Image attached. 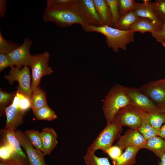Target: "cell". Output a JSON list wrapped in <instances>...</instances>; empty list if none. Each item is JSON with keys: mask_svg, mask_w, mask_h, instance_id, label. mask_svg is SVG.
<instances>
[{"mask_svg": "<svg viewBox=\"0 0 165 165\" xmlns=\"http://www.w3.org/2000/svg\"><path fill=\"white\" fill-rule=\"evenodd\" d=\"M43 18L45 21L52 22L59 27H65L75 24L81 26L90 25L74 4L73 0L72 3L64 6L46 8Z\"/></svg>", "mask_w": 165, "mask_h": 165, "instance_id": "1", "label": "cell"}, {"mask_svg": "<svg viewBox=\"0 0 165 165\" xmlns=\"http://www.w3.org/2000/svg\"><path fill=\"white\" fill-rule=\"evenodd\" d=\"M81 27L87 32H96L104 35L108 46L116 52H118L119 49L126 50L127 45L134 41L135 32L130 30H122L108 25H87Z\"/></svg>", "mask_w": 165, "mask_h": 165, "instance_id": "2", "label": "cell"}, {"mask_svg": "<svg viewBox=\"0 0 165 165\" xmlns=\"http://www.w3.org/2000/svg\"><path fill=\"white\" fill-rule=\"evenodd\" d=\"M131 104L124 86L118 84L114 85L105 97L102 106L107 124L113 122L114 116L120 109Z\"/></svg>", "mask_w": 165, "mask_h": 165, "instance_id": "3", "label": "cell"}, {"mask_svg": "<svg viewBox=\"0 0 165 165\" xmlns=\"http://www.w3.org/2000/svg\"><path fill=\"white\" fill-rule=\"evenodd\" d=\"M122 130V127L113 122L107 124L88 148L87 151L95 152L97 150H101L106 153L113 142L119 139Z\"/></svg>", "mask_w": 165, "mask_h": 165, "instance_id": "4", "label": "cell"}, {"mask_svg": "<svg viewBox=\"0 0 165 165\" xmlns=\"http://www.w3.org/2000/svg\"><path fill=\"white\" fill-rule=\"evenodd\" d=\"M50 54L47 51L41 54L33 55V58L29 66L31 69V88L32 92L38 86L42 78L53 72L52 68L48 65Z\"/></svg>", "mask_w": 165, "mask_h": 165, "instance_id": "5", "label": "cell"}, {"mask_svg": "<svg viewBox=\"0 0 165 165\" xmlns=\"http://www.w3.org/2000/svg\"><path fill=\"white\" fill-rule=\"evenodd\" d=\"M144 112L131 104L120 109L114 116L113 122L121 127L138 129L141 124Z\"/></svg>", "mask_w": 165, "mask_h": 165, "instance_id": "6", "label": "cell"}, {"mask_svg": "<svg viewBox=\"0 0 165 165\" xmlns=\"http://www.w3.org/2000/svg\"><path fill=\"white\" fill-rule=\"evenodd\" d=\"M30 70L28 66H25L20 68L13 66L10 67L9 74L5 75V77L11 85L15 81H18V86L31 99V77Z\"/></svg>", "mask_w": 165, "mask_h": 165, "instance_id": "7", "label": "cell"}, {"mask_svg": "<svg viewBox=\"0 0 165 165\" xmlns=\"http://www.w3.org/2000/svg\"><path fill=\"white\" fill-rule=\"evenodd\" d=\"M124 88L132 105L148 113L160 111V108L139 88Z\"/></svg>", "mask_w": 165, "mask_h": 165, "instance_id": "8", "label": "cell"}, {"mask_svg": "<svg viewBox=\"0 0 165 165\" xmlns=\"http://www.w3.org/2000/svg\"><path fill=\"white\" fill-rule=\"evenodd\" d=\"M139 89L160 108L165 104V79L148 82Z\"/></svg>", "mask_w": 165, "mask_h": 165, "instance_id": "9", "label": "cell"}, {"mask_svg": "<svg viewBox=\"0 0 165 165\" xmlns=\"http://www.w3.org/2000/svg\"><path fill=\"white\" fill-rule=\"evenodd\" d=\"M32 43L28 38H25L22 44L9 54L13 66L20 68L25 66L29 67L33 57L30 52Z\"/></svg>", "mask_w": 165, "mask_h": 165, "instance_id": "10", "label": "cell"}, {"mask_svg": "<svg viewBox=\"0 0 165 165\" xmlns=\"http://www.w3.org/2000/svg\"><path fill=\"white\" fill-rule=\"evenodd\" d=\"M15 135L26 153L30 165H46L43 153L33 146L24 133L19 130Z\"/></svg>", "mask_w": 165, "mask_h": 165, "instance_id": "11", "label": "cell"}, {"mask_svg": "<svg viewBox=\"0 0 165 165\" xmlns=\"http://www.w3.org/2000/svg\"><path fill=\"white\" fill-rule=\"evenodd\" d=\"M73 2L90 25L101 26V21L93 0H73Z\"/></svg>", "mask_w": 165, "mask_h": 165, "instance_id": "12", "label": "cell"}, {"mask_svg": "<svg viewBox=\"0 0 165 165\" xmlns=\"http://www.w3.org/2000/svg\"><path fill=\"white\" fill-rule=\"evenodd\" d=\"M116 145L122 150L128 147H134L140 149L144 148L146 140L138 129L127 130L122 136H120Z\"/></svg>", "mask_w": 165, "mask_h": 165, "instance_id": "13", "label": "cell"}, {"mask_svg": "<svg viewBox=\"0 0 165 165\" xmlns=\"http://www.w3.org/2000/svg\"><path fill=\"white\" fill-rule=\"evenodd\" d=\"M25 112L11 104L5 109L6 120L4 130L15 131L17 127L23 123Z\"/></svg>", "mask_w": 165, "mask_h": 165, "instance_id": "14", "label": "cell"}, {"mask_svg": "<svg viewBox=\"0 0 165 165\" xmlns=\"http://www.w3.org/2000/svg\"><path fill=\"white\" fill-rule=\"evenodd\" d=\"M42 153L45 155L50 154L58 143L57 134L52 128H45L40 132Z\"/></svg>", "mask_w": 165, "mask_h": 165, "instance_id": "15", "label": "cell"}, {"mask_svg": "<svg viewBox=\"0 0 165 165\" xmlns=\"http://www.w3.org/2000/svg\"><path fill=\"white\" fill-rule=\"evenodd\" d=\"M138 17L149 19L160 26L162 21L155 13L152 3L144 0L143 3H137L134 10Z\"/></svg>", "mask_w": 165, "mask_h": 165, "instance_id": "16", "label": "cell"}, {"mask_svg": "<svg viewBox=\"0 0 165 165\" xmlns=\"http://www.w3.org/2000/svg\"><path fill=\"white\" fill-rule=\"evenodd\" d=\"M96 10L101 22V26L112 27L111 13L105 0H93Z\"/></svg>", "mask_w": 165, "mask_h": 165, "instance_id": "17", "label": "cell"}, {"mask_svg": "<svg viewBox=\"0 0 165 165\" xmlns=\"http://www.w3.org/2000/svg\"><path fill=\"white\" fill-rule=\"evenodd\" d=\"M144 148L153 152L160 159L165 153V140L158 136L152 137L146 140Z\"/></svg>", "mask_w": 165, "mask_h": 165, "instance_id": "18", "label": "cell"}, {"mask_svg": "<svg viewBox=\"0 0 165 165\" xmlns=\"http://www.w3.org/2000/svg\"><path fill=\"white\" fill-rule=\"evenodd\" d=\"M159 27L156 23L149 19L139 17L136 22L131 27L130 30L135 32L137 31L143 33L149 32L152 34Z\"/></svg>", "mask_w": 165, "mask_h": 165, "instance_id": "19", "label": "cell"}, {"mask_svg": "<svg viewBox=\"0 0 165 165\" xmlns=\"http://www.w3.org/2000/svg\"><path fill=\"white\" fill-rule=\"evenodd\" d=\"M140 148L134 147H129L117 159L113 160V165H133L136 162V156Z\"/></svg>", "mask_w": 165, "mask_h": 165, "instance_id": "20", "label": "cell"}, {"mask_svg": "<svg viewBox=\"0 0 165 165\" xmlns=\"http://www.w3.org/2000/svg\"><path fill=\"white\" fill-rule=\"evenodd\" d=\"M134 10L127 12L120 16L113 28L122 30H129L138 18Z\"/></svg>", "mask_w": 165, "mask_h": 165, "instance_id": "21", "label": "cell"}, {"mask_svg": "<svg viewBox=\"0 0 165 165\" xmlns=\"http://www.w3.org/2000/svg\"><path fill=\"white\" fill-rule=\"evenodd\" d=\"M3 134V141L9 143L12 147L17 156L27 159V157L20 147V143L15 135V131L11 130H1Z\"/></svg>", "mask_w": 165, "mask_h": 165, "instance_id": "22", "label": "cell"}, {"mask_svg": "<svg viewBox=\"0 0 165 165\" xmlns=\"http://www.w3.org/2000/svg\"><path fill=\"white\" fill-rule=\"evenodd\" d=\"M47 105L46 92L39 86L32 92L31 108L33 111Z\"/></svg>", "mask_w": 165, "mask_h": 165, "instance_id": "23", "label": "cell"}, {"mask_svg": "<svg viewBox=\"0 0 165 165\" xmlns=\"http://www.w3.org/2000/svg\"><path fill=\"white\" fill-rule=\"evenodd\" d=\"M148 113L144 111L142 115V121L140 127L138 129V131L147 140L155 136H158V130L150 124L148 119Z\"/></svg>", "mask_w": 165, "mask_h": 165, "instance_id": "24", "label": "cell"}, {"mask_svg": "<svg viewBox=\"0 0 165 165\" xmlns=\"http://www.w3.org/2000/svg\"><path fill=\"white\" fill-rule=\"evenodd\" d=\"M35 117L38 120L51 121L56 119L57 115L48 105L33 111Z\"/></svg>", "mask_w": 165, "mask_h": 165, "instance_id": "25", "label": "cell"}, {"mask_svg": "<svg viewBox=\"0 0 165 165\" xmlns=\"http://www.w3.org/2000/svg\"><path fill=\"white\" fill-rule=\"evenodd\" d=\"M84 159L86 165H111L108 158L98 157L95 152L88 151Z\"/></svg>", "mask_w": 165, "mask_h": 165, "instance_id": "26", "label": "cell"}, {"mask_svg": "<svg viewBox=\"0 0 165 165\" xmlns=\"http://www.w3.org/2000/svg\"><path fill=\"white\" fill-rule=\"evenodd\" d=\"M24 133L33 146L42 152L40 132L37 130H26Z\"/></svg>", "mask_w": 165, "mask_h": 165, "instance_id": "27", "label": "cell"}, {"mask_svg": "<svg viewBox=\"0 0 165 165\" xmlns=\"http://www.w3.org/2000/svg\"><path fill=\"white\" fill-rule=\"evenodd\" d=\"M148 119L151 126L159 130L165 123V113L160 111L148 113Z\"/></svg>", "mask_w": 165, "mask_h": 165, "instance_id": "28", "label": "cell"}, {"mask_svg": "<svg viewBox=\"0 0 165 165\" xmlns=\"http://www.w3.org/2000/svg\"><path fill=\"white\" fill-rule=\"evenodd\" d=\"M16 91L9 93L3 90L0 88V116L5 113L6 106L12 101L16 94Z\"/></svg>", "mask_w": 165, "mask_h": 165, "instance_id": "29", "label": "cell"}, {"mask_svg": "<svg viewBox=\"0 0 165 165\" xmlns=\"http://www.w3.org/2000/svg\"><path fill=\"white\" fill-rule=\"evenodd\" d=\"M16 94L19 101L18 107L22 110L26 112L31 107V99L28 97L18 86Z\"/></svg>", "mask_w": 165, "mask_h": 165, "instance_id": "30", "label": "cell"}, {"mask_svg": "<svg viewBox=\"0 0 165 165\" xmlns=\"http://www.w3.org/2000/svg\"><path fill=\"white\" fill-rule=\"evenodd\" d=\"M20 45L11 41H7L0 32V52L9 54Z\"/></svg>", "mask_w": 165, "mask_h": 165, "instance_id": "31", "label": "cell"}, {"mask_svg": "<svg viewBox=\"0 0 165 165\" xmlns=\"http://www.w3.org/2000/svg\"><path fill=\"white\" fill-rule=\"evenodd\" d=\"M16 155H17L11 145L8 143L3 141L0 147V160H8Z\"/></svg>", "mask_w": 165, "mask_h": 165, "instance_id": "32", "label": "cell"}, {"mask_svg": "<svg viewBox=\"0 0 165 165\" xmlns=\"http://www.w3.org/2000/svg\"><path fill=\"white\" fill-rule=\"evenodd\" d=\"M110 9L112 17L113 27L119 19L118 0H105Z\"/></svg>", "mask_w": 165, "mask_h": 165, "instance_id": "33", "label": "cell"}, {"mask_svg": "<svg viewBox=\"0 0 165 165\" xmlns=\"http://www.w3.org/2000/svg\"><path fill=\"white\" fill-rule=\"evenodd\" d=\"M137 4V2L134 0H118L119 9L120 16L134 10Z\"/></svg>", "mask_w": 165, "mask_h": 165, "instance_id": "34", "label": "cell"}, {"mask_svg": "<svg viewBox=\"0 0 165 165\" xmlns=\"http://www.w3.org/2000/svg\"><path fill=\"white\" fill-rule=\"evenodd\" d=\"M152 3L158 17L162 21L165 20V0H157Z\"/></svg>", "mask_w": 165, "mask_h": 165, "instance_id": "35", "label": "cell"}, {"mask_svg": "<svg viewBox=\"0 0 165 165\" xmlns=\"http://www.w3.org/2000/svg\"><path fill=\"white\" fill-rule=\"evenodd\" d=\"M158 42L162 43L165 41V20L162 21L160 25L151 34Z\"/></svg>", "mask_w": 165, "mask_h": 165, "instance_id": "36", "label": "cell"}, {"mask_svg": "<svg viewBox=\"0 0 165 165\" xmlns=\"http://www.w3.org/2000/svg\"><path fill=\"white\" fill-rule=\"evenodd\" d=\"M13 66L9 54L0 52V72L8 67Z\"/></svg>", "mask_w": 165, "mask_h": 165, "instance_id": "37", "label": "cell"}, {"mask_svg": "<svg viewBox=\"0 0 165 165\" xmlns=\"http://www.w3.org/2000/svg\"><path fill=\"white\" fill-rule=\"evenodd\" d=\"M25 159L17 155H16L13 158L7 160H0V165H21Z\"/></svg>", "mask_w": 165, "mask_h": 165, "instance_id": "38", "label": "cell"}, {"mask_svg": "<svg viewBox=\"0 0 165 165\" xmlns=\"http://www.w3.org/2000/svg\"><path fill=\"white\" fill-rule=\"evenodd\" d=\"M121 148L116 145L112 146L106 153L112 159L115 160L119 158L122 155V151Z\"/></svg>", "mask_w": 165, "mask_h": 165, "instance_id": "39", "label": "cell"}, {"mask_svg": "<svg viewBox=\"0 0 165 165\" xmlns=\"http://www.w3.org/2000/svg\"><path fill=\"white\" fill-rule=\"evenodd\" d=\"M6 0H0V16L1 17H3L5 16L6 11Z\"/></svg>", "mask_w": 165, "mask_h": 165, "instance_id": "40", "label": "cell"}, {"mask_svg": "<svg viewBox=\"0 0 165 165\" xmlns=\"http://www.w3.org/2000/svg\"><path fill=\"white\" fill-rule=\"evenodd\" d=\"M158 136L165 140V123L159 130Z\"/></svg>", "mask_w": 165, "mask_h": 165, "instance_id": "41", "label": "cell"}, {"mask_svg": "<svg viewBox=\"0 0 165 165\" xmlns=\"http://www.w3.org/2000/svg\"><path fill=\"white\" fill-rule=\"evenodd\" d=\"M160 160V161L158 162V165H165V153L163 155Z\"/></svg>", "mask_w": 165, "mask_h": 165, "instance_id": "42", "label": "cell"}, {"mask_svg": "<svg viewBox=\"0 0 165 165\" xmlns=\"http://www.w3.org/2000/svg\"><path fill=\"white\" fill-rule=\"evenodd\" d=\"M160 112L165 113V104L160 108Z\"/></svg>", "mask_w": 165, "mask_h": 165, "instance_id": "43", "label": "cell"}, {"mask_svg": "<svg viewBox=\"0 0 165 165\" xmlns=\"http://www.w3.org/2000/svg\"><path fill=\"white\" fill-rule=\"evenodd\" d=\"M27 161V159L24 160L21 165H30L29 162H28Z\"/></svg>", "mask_w": 165, "mask_h": 165, "instance_id": "44", "label": "cell"}, {"mask_svg": "<svg viewBox=\"0 0 165 165\" xmlns=\"http://www.w3.org/2000/svg\"><path fill=\"white\" fill-rule=\"evenodd\" d=\"M162 43L163 46L164 47V48H165V41L163 42Z\"/></svg>", "mask_w": 165, "mask_h": 165, "instance_id": "45", "label": "cell"}]
</instances>
